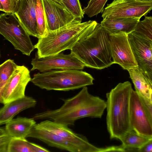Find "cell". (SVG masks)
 Masks as SVG:
<instances>
[{
    "instance_id": "cell-1",
    "label": "cell",
    "mask_w": 152,
    "mask_h": 152,
    "mask_svg": "<svg viewBox=\"0 0 152 152\" xmlns=\"http://www.w3.org/2000/svg\"><path fill=\"white\" fill-rule=\"evenodd\" d=\"M62 100L64 103L58 109L37 113L33 118L51 119L68 126L83 118H101L106 109V101L90 94L86 86L73 97Z\"/></svg>"
},
{
    "instance_id": "cell-2",
    "label": "cell",
    "mask_w": 152,
    "mask_h": 152,
    "mask_svg": "<svg viewBox=\"0 0 152 152\" xmlns=\"http://www.w3.org/2000/svg\"><path fill=\"white\" fill-rule=\"evenodd\" d=\"M81 21L76 20L57 30L48 31L38 38L37 43L34 45L38 57H45L71 50L79 40L91 33L98 23L95 20Z\"/></svg>"
},
{
    "instance_id": "cell-3",
    "label": "cell",
    "mask_w": 152,
    "mask_h": 152,
    "mask_svg": "<svg viewBox=\"0 0 152 152\" xmlns=\"http://www.w3.org/2000/svg\"><path fill=\"white\" fill-rule=\"evenodd\" d=\"M70 50L85 66L101 69L114 64L110 34L99 23H97L93 31L77 42Z\"/></svg>"
},
{
    "instance_id": "cell-4",
    "label": "cell",
    "mask_w": 152,
    "mask_h": 152,
    "mask_svg": "<svg viewBox=\"0 0 152 152\" xmlns=\"http://www.w3.org/2000/svg\"><path fill=\"white\" fill-rule=\"evenodd\" d=\"M132 89L129 81L118 83L106 94V122L111 139L119 140L132 130L130 124L129 103Z\"/></svg>"
},
{
    "instance_id": "cell-5",
    "label": "cell",
    "mask_w": 152,
    "mask_h": 152,
    "mask_svg": "<svg viewBox=\"0 0 152 152\" xmlns=\"http://www.w3.org/2000/svg\"><path fill=\"white\" fill-rule=\"evenodd\" d=\"M88 73L75 69L51 70L34 75L31 81L42 89L67 91L93 84Z\"/></svg>"
},
{
    "instance_id": "cell-6",
    "label": "cell",
    "mask_w": 152,
    "mask_h": 152,
    "mask_svg": "<svg viewBox=\"0 0 152 152\" xmlns=\"http://www.w3.org/2000/svg\"><path fill=\"white\" fill-rule=\"evenodd\" d=\"M0 34L24 55L29 56L35 49L30 35L13 13L0 15Z\"/></svg>"
},
{
    "instance_id": "cell-7",
    "label": "cell",
    "mask_w": 152,
    "mask_h": 152,
    "mask_svg": "<svg viewBox=\"0 0 152 152\" xmlns=\"http://www.w3.org/2000/svg\"><path fill=\"white\" fill-rule=\"evenodd\" d=\"M152 9V1L137 0H114L104 9L103 19L134 17L140 19Z\"/></svg>"
},
{
    "instance_id": "cell-8",
    "label": "cell",
    "mask_w": 152,
    "mask_h": 152,
    "mask_svg": "<svg viewBox=\"0 0 152 152\" xmlns=\"http://www.w3.org/2000/svg\"><path fill=\"white\" fill-rule=\"evenodd\" d=\"M31 79L28 68L18 65L0 91V103L4 104L25 96L26 87Z\"/></svg>"
},
{
    "instance_id": "cell-9",
    "label": "cell",
    "mask_w": 152,
    "mask_h": 152,
    "mask_svg": "<svg viewBox=\"0 0 152 152\" xmlns=\"http://www.w3.org/2000/svg\"><path fill=\"white\" fill-rule=\"evenodd\" d=\"M130 124L132 130L152 137V116L145 108L139 94L132 89L129 103Z\"/></svg>"
},
{
    "instance_id": "cell-10",
    "label": "cell",
    "mask_w": 152,
    "mask_h": 152,
    "mask_svg": "<svg viewBox=\"0 0 152 152\" xmlns=\"http://www.w3.org/2000/svg\"><path fill=\"white\" fill-rule=\"evenodd\" d=\"M32 67L31 71L35 70L41 72L48 71L52 69H75L82 70L84 64L72 53L64 54L60 53L56 54L39 58L37 53L32 59Z\"/></svg>"
},
{
    "instance_id": "cell-11",
    "label": "cell",
    "mask_w": 152,
    "mask_h": 152,
    "mask_svg": "<svg viewBox=\"0 0 152 152\" xmlns=\"http://www.w3.org/2000/svg\"><path fill=\"white\" fill-rule=\"evenodd\" d=\"M127 36L137 67L152 80V40L134 31Z\"/></svg>"
},
{
    "instance_id": "cell-12",
    "label": "cell",
    "mask_w": 152,
    "mask_h": 152,
    "mask_svg": "<svg viewBox=\"0 0 152 152\" xmlns=\"http://www.w3.org/2000/svg\"><path fill=\"white\" fill-rule=\"evenodd\" d=\"M37 124L39 126L78 145L84 152H104L110 151L109 146L100 148L92 144L85 137L75 133L67 126L47 119Z\"/></svg>"
},
{
    "instance_id": "cell-13",
    "label": "cell",
    "mask_w": 152,
    "mask_h": 152,
    "mask_svg": "<svg viewBox=\"0 0 152 152\" xmlns=\"http://www.w3.org/2000/svg\"><path fill=\"white\" fill-rule=\"evenodd\" d=\"M110 42L111 55L114 64H119L123 69L127 70L137 66L127 34H110Z\"/></svg>"
},
{
    "instance_id": "cell-14",
    "label": "cell",
    "mask_w": 152,
    "mask_h": 152,
    "mask_svg": "<svg viewBox=\"0 0 152 152\" xmlns=\"http://www.w3.org/2000/svg\"><path fill=\"white\" fill-rule=\"evenodd\" d=\"M41 0L48 31L57 30L79 20L63 5L53 0Z\"/></svg>"
},
{
    "instance_id": "cell-15",
    "label": "cell",
    "mask_w": 152,
    "mask_h": 152,
    "mask_svg": "<svg viewBox=\"0 0 152 152\" xmlns=\"http://www.w3.org/2000/svg\"><path fill=\"white\" fill-rule=\"evenodd\" d=\"M27 137L37 139L48 145L70 152H84L83 149L72 142L51 132L39 126L36 124Z\"/></svg>"
},
{
    "instance_id": "cell-16",
    "label": "cell",
    "mask_w": 152,
    "mask_h": 152,
    "mask_svg": "<svg viewBox=\"0 0 152 152\" xmlns=\"http://www.w3.org/2000/svg\"><path fill=\"white\" fill-rule=\"evenodd\" d=\"M37 0H19L14 14L30 35L38 38L35 7Z\"/></svg>"
},
{
    "instance_id": "cell-17",
    "label": "cell",
    "mask_w": 152,
    "mask_h": 152,
    "mask_svg": "<svg viewBox=\"0 0 152 152\" xmlns=\"http://www.w3.org/2000/svg\"><path fill=\"white\" fill-rule=\"evenodd\" d=\"M36 104L35 99L25 96L4 104L0 109V125L5 124L20 112L35 107Z\"/></svg>"
},
{
    "instance_id": "cell-18",
    "label": "cell",
    "mask_w": 152,
    "mask_h": 152,
    "mask_svg": "<svg viewBox=\"0 0 152 152\" xmlns=\"http://www.w3.org/2000/svg\"><path fill=\"white\" fill-rule=\"evenodd\" d=\"M140 19L134 17L103 19L101 25L110 34H125L134 31Z\"/></svg>"
},
{
    "instance_id": "cell-19",
    "label": "cell",
    "mask_w": 152,
    "mask_h": 152,
    "mask_svg": "<svg viewBox=\"0 0 152 152\" xmlns=\"http://www.w3.org/2000/svg\"><path fill=\"white\" fill-rule=\"evenodd\" d=\"M135 91L142 97L152 102V80L137 66L129 69Z\"/></svg>"
},
{
    "instance_id": "cell-20",
    "label": "cell",
    "mask_w": 152,
    "mask_h": 152,
    "mask_svg": "<svg viewBox=\"0 0 152 152\" xmlns=\"http://www.w3.org/2000/svg\"><path fill=\"white\" fill-rule=\"evenodd\" d=\"M36 124L33 118L19 117L6 123L4 129L12 138L26 139Z\"/></svg>"
},
{
    "instance_id": "cell-21",
    "label": "cell",
    "mask_w": 152,
    "mask_h": 152,
    "mask_svg": "<svg viewBox=\"0 0 152 152\" xmlns=\"http://www.w3.org/2000/svg\"><path fill=\"white\" fill-rule=\"evenodd\" d=\"M152 139V137L142 135L131 130L126 133L119 140L126 152L137 151L138 149Z\"/></svg>"
},
{
    "instance_id": "cell-22",
    "label": "cell",
    "mask_w": 152,
    "mask_h": 152,
    "mask_svg": "<svg viewBox=\"0 0 152 152\" xmlns=\"http://www.w3.org/2000/svg\"><path fill=\"white\" fill-rule=\"evenodd\" d=\"M8 152H34L33 143L29 142L26 139L12 137Z\"/></svg>"
},
{
    "instance_id": "cell-23",
    "label": "cell",
    "mask_w": 152,
    "mask_h": 152,
    "mask_svg": "<svg viewBox=\"0 0 152 152\" xmlns=\"http://www.w3.org/2000/svg\"><path fill=\"white\" fill-rule=\"evenodd\" d=\"M38 38L43 37L48 31L41 0H37L35 7Z\"/></svg>"
},
{
    "instance_id": "cell-24",
    "label": "cell",
    "mask_w": 152,
    "mask_h": 152,
    "mask_svg": "<svg viewBox=\"0 0 152 152\" xmlns=\"http://www.w3.org/2000/svg\"><path fill=\"white\" fill-rule=\"evenodd\" d=\"M18 65L14 60L8 59L0 65V91Z\"/></svg>"
},
{
    "instance_id": "cell-25",
    "label": "cell",
    "mask_w": 152,
    "mask_h": 152,
    "mask_svg": "<svg viewBox=\"0 0 152 152\" xmlns=\"http://www.w3.org/2000/svg\"><path fill=\"white\" fill-rule=\"evenodd\" d=\"M145 16L143 20L138 22L134 31L152 40V17Z\"/></svg>"
},
{
    "instance_id": "cell-26",
    "label": "cell",
    "mask_w": 152,
    "mask_h": 152,
    "mask_svg": "<svg viewBox=\"0 0 152 152\" xmlns=\"http://www.w3.org/2000/svg\"><path fill=\"white\" fill-rule=\"evenodd\" d=\"M108 0H90L87 6L83 10L84 14L89 17L96 16L99 13H102L104 7Z\"/></svg>"
},
{
    "instance_id": "cell-27",
    "label": "cell",
    "mask_w": 152,
    "mask_h": 152,
    "mask_svg": "<svg viewBox=\"0 0 152 152\" xmlns=\"http://www.w3.org/2000/svg\"><path fill=\"white\" fill-rule=\"evenodd\" d=\"M63 5L77 20H81L84 13L79 0H60Z\"/></svg>"
},
{
    "instance_id": "cell-28",
    "label": "cell",
    "mask_w": 152,
    "mask_h": 152,
    "mask_svg": "<svg viewBox=\"0 0 152 152\" xmlns=\"http://www.w3.org/2000/svg\"><path fill=\"white\" fill-rule=\"evenodd\" d=\"M11 138L4 129L0 128V152H8L9 144Z\"/></svg>"
},
{
    "instance_id": "cell-29",
    "label": "cell",
    "mask_w": 152,
    "mask_h": 152,
    "mask_svg": "<svg viewBox=\"0 0 152 152\" xmlns=\"http://www.w3.org/2000/svg\"><path fill=\"white\" fill-rule=\"evenodd\" d=\"M18 0H0L4 12L6 13H14L16 9Z\"/></svg>"
},
{
    "instance_id": "cell-30",
    "label": "cell",
    "mask_w": 152,
    "mask_h": 152,
    "mask_svg": "<svg viewBox=\"0 0 152 152\" xmlns=\"http://www.w3.org/2000/svg\"><path fill=\"white\" fill-rule=\"evenodd\" d=\"M137 152H152V139L150 140L140 148L138 149L137 150Z\"/></svg>"
},
{
    "instance_id": "cell-31",
    "label": "cell",
    "mask_w": 152,
    "mask_h": 152,
    "mask_svg": "<svg viewBox=\"0 0 152 152\" xmlns=\"http://www.w3.org/2000/svg\"><path fill=\"white\" fill-rule=\"evenodd\" d=\"M33 149L34 152H48L50 151L39 145L33 143Z\"/></svg>"
},
{
    "instance_id": "cell-32",
    "label": "cell",
    "mask_w": 152,
    "mask_h": 152,
    "mask_svg": "<svg viewBox=\"0 0 152 152\" xmlns=\"http://www.w3.org/2000/svg\"><path fill=\"white\" fill-rule=\"evenodd\" d=\"M53 0L57 2V3L63 5L62 2L60 0Z\"/></svg>"
},
{
    "instance_id": "cell-33",
    "label": "cell",
    "mask_w": 152,
    "mask_h": 152,
    "mask_svg": "<svg viewBox=\"0 0 152 152\" xmlns=\"http://www.w3.org/2000/svg\"><path fill=\"white\" fill-rule=\"evenodd\" d=\"M0 11H3L4 12V9L1 4L0 1Z\"/></svg>"
},
{
    "instance_id": "cell-34",
    "label": "cell",
    "mask_w": 152,
    "mask_h": 152,
    "mask_svg": "<svg viewBox=\"0 0 152 152\" xmlns=\"http://www.w3.org/2000/svg\"><path fill=\"white\" fill-rule=\"evenodd\" d=\"M139 1H152V0H137Z\"/></svg>"
},
{
    "instance_id": "cell-35",
    "label": "cell",
    "mask_w": 152,
    "mask_h": 152,
    "mask_svg": "<svg viewBox=\"0 0 152 152\" xmlns=\"http://www.w3.org/2000/svg\"><path fill=\"white\" fill-rule=\"evenodd\" d=\"M0 57H1V53H0Z\"/></svg>"
},
{
    "instance_id": "cell-36",
    "label": "cell",
    "mask_w": 152,
    "mask_h": 152,
    "mask_svg": "<svg viewBox=\"0 0 152 152\" xmlns=\"http://www.w3.org/2000/svg\"><path fill=\"white\" fill-rule=\"evenodd\" d=\"M18 1H19V0H18Z\"/></svg>"
}]
</instances>
